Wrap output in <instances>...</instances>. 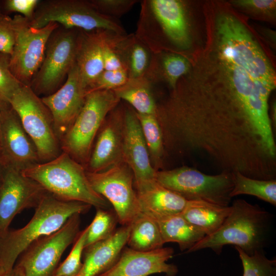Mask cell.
I'll return each mask as SVG.
<instances>
[{
  "mask_svg": "<svg viewBox=\"0 0 276 276\" xmlns=\"http://www.w3.org/2000/svg\"><path fill=\"white\" fill-rule=\"evenodd\" d=\"M21 125L34 143L40 163L57 157L61 152L52 115L41 98L30 86L22 85L9 102Z\"/></svg>",
  "mask_w": 276,
  "mask_h": 276,
  "instance_id": "obj_8",
  "label": "cell"
},
{
  "mask_svg": "<svg viewBox=\"0 0 276 276\" xmlns=\"http://www.w3.org/2000/svg\"><path fill=\"white\" fill-rule=\"evenodd\" d=\"M15 41L12 18L0 13V53L10 56Z\"/></svg>",
  "mask_w": 276,
  "mask_h": 276,
  "instance_id": "obj_39",
  "label": "cell"
},
{
  "mask_svg": "<svg viewBox=\"0 0 276 276\" xmlns=\"http://www.w3.org/2000/svg\"><path fill=\"white\" fill-rule=\"evenodd\" d=\"M100 13L117 19L128 12L139 1L137 0H89Z\"/></svg>",
  "mask_w": 276,
  "mask_h": 276,
  "instance_id": "obj_38",
  "label": "cell"
},
{
  "mask_svg": "<svg viewBox=\"0 0 276 276\" xmlns=\"http://www.w3.org/2000/svg\"><path fill=\"white\" fill-rule=\"evenodd\" d=\"M234 186L231 196L249 195L276 205V180H261L246 176L239 172H232Z\"/></svg>",
  "mask_w": 276,
  "mask_h": 276,
  "instance_id": "obj_30",
  "label": "cell"
},
{
  "mask_svg": "<svg viewBox=\"0 0 276 276\" xmlns=\"http://www.w3.org/2000/svg\"><path fill=\"white\" fill-rule=\"evenodd\" d=\"M128 80V75L125 70H104L89 86L87 94L96 90H114Z\"/></svg>",
  "mask_w": 276,
  "mask_h": 276,
  "instance_id": "obj_37",
  "label": "cell"
},
{
  "mask_svg": "<svg viewBox=\"0 0 276 276\" xmlns=\"http://www.w3.org/2000/svg\"><path fill=\"white\" fill-rule=\"evenodd\" d=\"M153 85L144 77L128 80L113 90L121 101L126 102L136 113L155 115L157 103L153 94Z\"/></svg>",
  "mask_w": 276,
  "mask_h": 276,
  "instance_id": "obj_28",
  "label": "cell"
},
{
  "mask_svg": "<svg viewBox=\"0 0 276 276\" xmlns=\"http://www.w3.org/2000/svg\"><path fill=\"white\" fill-rule=\"evenodd\" d=\"M127 245L139 251H149L163 247L165 244L156 221L141 211L130 224Z\"/></svg>",
  "mask_w": 276,
  "mask_h": 276,
  "instance_id": "obj_29",
  "label": "cell"
},
{
  "mask_svg": "<svg viewBox=\"0 0 276 276\" xmlns=\"http://www.w3.org/2000/svg\"><path fill=\"white\" fill-rule=\"evenodd\" d=\"M29 21L35 28H41L53 22L65 29L86 32L104 30L126 34L118 19L100 13L89 0L40 1Z\"/></svg>",
  "mask_w": 276,
  "mask_h": 276,
  "instance_id": "obj_9",
  "label": "cell"
},
{
  "mask_svg": "<svg viewBox=\"0 0 276 276\" xmlns=\"http://www.w3.org/2000/svg\"><path fill=\"white\" fill-rule=\"evenodd\" d=\"M87 94L75 63L63 84L54 93L41 98L52 115L60 143L82 109Z\"/></svg>",
  "mask_w": 276,
  "mask_h": 276,
  "instance_id": "obj_17",
  "label": "cell"
},
{
  "mask_svg": "<svg viewBox=\"0 0 276 276\" xmlns=\"http://www.w3.org/2000/svg\"><path fill=\"white\" fill-rule=\"evenodd\" d=\"M230 205V213L220 227L205 236L186 252L208 248L219 254L228 245L238 247L249 255L264 251L271 236L272 215L258 205L242 199L235 200Z\"/></svg>",
  "mask_w": 276,
  "mask_h": 276,
  "instance_id": "obj_1",
  "label": "cell"
},
{
  "mask_svg": "<svg viewBox=\"0 0 276 276\" xmlns=\"http://www.w3.org/2000/svg\"><path fill=\"white\" fill-rule=\"evenodd\" d=\"M100 31L81 30L79 36L75 63L87 91L104 70Z\"/></svg>",
  "mask_w": 276,
  "mask_h": 276,
  "instance_id": "obj_23",
  "label": "cell"
},
{
  "mask_svg": "<svg viewBox=\"0 0 276 276\" xmlns=\"http://www.w3.org/2000/svg\"><path fill=\"white\" fill-rule=\"evenodd\" d=\"M123 153L124 162L131 169L134 181L155 179L146 143L135 110L125 104Z\"/></svg>",
  "mask_w": 276,
  "mask_h": 276,
  "instance_id": "obj_20",
  "label": "cell"
},
{
  "mask_svg": "<svg viewBox=\"0 0 276 276\" xmlns=\"http://www.w3.org/2000/svg\"><path fill=\"white\" fill-rule=\"evenodd\" d=\"M52 276H55V275H52Z\"/></svg>",
  "mask_w": 276,
  "mask_h": 276,
  "instance_id": "obj_46",
  "label": "cell"
},
{
  "mask_svg": "<svg viewBox=\"0 0 276 276\" xmlns=\"http://www.w3.org/2000/svg\"><path fill=\"white\" fill-rule=\"evenodd\" d=\"M155 179L162 186L180 194L187 200H202L229 206L234 182L233 174L222 171L204 174L187 166L156 171Z\"/></svg>",
  "mask_w": 276,
  "mask_h": 276,
  "instance_id": "obj_7",
  "label": "cell"
},
{
  "mask_svg": "<svg viewBox=\"0 0 276 276\" xmlns=\"http://www.w3.org/2000/svg\"><path fill=\"white\" fill-rule=\"evenodd\" d=\"M145 213L157 223L164 243H177L181 251L187 252L205 236L187 221L181 214L160 215Z\"/></svg>",
  "mask_w": 276,
  "mask_h": 276,
  "instance_id": "obj_25",
  "label": "cell"
},
{
  "mask_svg": "<svg viewBox=\"0 0 276 276\" xmlns=\"http://www.w3.org/2000/svg\"><path fill=\"white\" fill-rule=\"evenodd\" d=\"M117 221V216L113 213L96 208L94 218L87 226L85 248L110 237L116 231Z\"/></svg>",
  "mask_w": 276,
  "mask_h": 276,
  "instance_id": "obj_32",
  "label": "cell"
},
{
  "mask_svg": "<svg viewBox=\"0 0 276 276\" xmlns=\"http://www.w3.org/2000/svg\"><path fill=\"white\" fill-rule=\"evenodd\" d=\"M40 1L39 0H7L4 2V7L7 11L18 13L30 20Z\"/></svg>",
  "mask_w": 276,
  "mask_h": 276,
  "instance_id": "obj_40",
  "label": "cell"
},
{
  "mask_svg": "<svg viewBox=\"0 0 276 276\" xmlns=\"http://www.w3.org/2000/svg\"><path fill=\"white\" fill-rule=\"evenodd\" d=\"M190 67V62L184 55L169 52L155 53L145 77L153 85L164 80L173 89Z\"/></svg>",
  "mask_w": 276,
  "mask_h": 276,
  "instance_id": "obj_26",
  "label": "cell"
},
{
  "mask_svg": "<svg viewBox=\"0 0 276 276\" xmlns=\"http://www.w3.org/2000/svg\"><path fill=\"white\" fill-rule=\"evenodd\" d=\"M12 18L15 41L10 56V69L22 84L30 86L42 62L48 39L59 25L51 22L42 28H35L19 14Z\"/></svg>",
  "mask_w": 276,
  "mask_h": 276,
  "instance_id": "obj_11",
  "label": "cell"
},
{
  "mask_svg": "<svg viewBox=\"0 0 276 276\" xmlns=\"http://www.w3.org/2000/svg\"><path fill=\"white\" fill-rule=\"evenodd\" d=\"M186 10L181 1H142L134 34L153 53L165 52L167 45L181 54L191 45Z\"/></svg>",
  "mask_w": 276,
  "mask_h": 276,
  "instance_id": "obj_3",
  "label": "cell"
},
{
  "mask_svg": "<svg viewBox=\"0 0 276 276\" xmlns=\"http://www.w3.org/2000/svg\"><path fill=\"white\" fill-rule=\"evenodd\" d=\"M91 206L65 201L49 192L43 196L28 223L0 236V274L11 270L21 254L34 242L61 228L72 215L87 212Z\"/></svg>",
  "mask_w": 276,
  "mask_h": 276,
  "instance_id": "obj_2",
  "label": "cell"
},
{
  "mask_svg": "<svg viewBox=\"0 0 276 276\" xmlns=\"http://www.w3.org/2000/svg\"><path fill=\"white\" fill-rule=\"evenodd\" d=\"M21 172L59 199L81 202L103 209L109 206L108 201L93 189L85 167L64 152Z\"/></svg>",
  "mask_w": 276,
  "mask_h": 276,
  "instance_id": "obj_5",
  "label": "cell"
},
{
  "mask_svg": "<svg viewBox=\"0 0 276 276\" xmlns=\"http://www.w3.org/2000/svg\"><path fill=\"white\" fill-rule=\"evenodd\" d=\"M47 191L21 171L4 165L0 187V236L6 233L15 216L35 208Z\"/></svg>",
  "mask_w": 276,
  "mask_h": 276,
  "instance_id": "obj_14",
  "label": "cell"
},
{
  "mask_svg": "<svg viewBox=\"0 0 276 276\" xmlns=\"http://www.w3.org/2000/svg\"><path fill=\"white\" fill-rule=\"evenodd\" d=\"M141 211L160 215L181 214L188 200L155 179L134 182Z\"/></svg>",
  "mask_w": 276,
  "mask_h": 276,
  "instance_id": "obj_22",
  "label": "cell"
},
{
  "mask_svg": "<svg viewBox=\"0 0 276 276\" xmlns=\"http://www.w3.org/2000/svg\"><path fill=\"white\" fill-rule=\"evenodd\" d=\"M237 251L243 267V276H276V260L269 259L264 251L249 255L238 247Z\"/></svg>",
  "mask_w": 276,
  "mask_h": 276,
  "instance_id": "obj_33",
  "label": "cell"
},
{
  "mask_svg": "<svg viewBox=\"0 0 276 276\" xmlns=\"http://www.w3.org/2000/svg\"><path fill=\"white\" fill-rule=\"evenodd\" d=\"M0 276H24V275L19 268L14 266L11 270L5 273L0 274Z\"/></svg>",
  "mask_w": 276,
  "mask_h": 276,
  "instance_id": "obj_42",
  "label": "cell"
},
{
  "mask_svg": "<svg viewBox=\"0 0 276 276\" xmlns=\"http://www.w3.org/2000/svg\"><path fill=\"white\" fill-rule=\"evenodd\" d=\"M131 225L116 230L109 238L84 248L82 267L76 276H98L118 261L127 243Z\"/></svg>",
  "mask_w": 276,
  "mask_h": 276,
  "instance_id": "obj_21",
  "label": "cell"
},
{
  "mask_svg": "<svg viewBox=\"0 0 276 276\" xmlns=\"http://www.w3.org/2000/svg\"><path fill=\"white\" fill-rule=\"evenodd\" d=\"M2 13V12H1V9H0V13Z\"/></svg>",
  "mask_w": 276,
  "mask_h": 276,
  "instance_id": "obj_45",
  "label": "cell"
},
{
  "mask_svg": "<svg viewBox=\"0 0 276 276\" xmlns=\"http://www.w3.org/2000/svg\"><path fill=\"white\" fill-rule=\"evenodd\" d=\"M0 159L22 171L40 163L36 148L10 107L1 110Z\"/></svg>",
  "mask_w": 276,
  "mask_h": 276,
  "instance_id": "obj_16",
  "label": "cell"
},
{
  "mask_svg": "<svg viewBox=\"0 0 276 276\" xmlns=\"http://www.w3.org/2000/svg\"><path fill=\"white\" fill-rule=\"evenodd\" d=\"M80 214L72 215L54 233L34 242L19 256L15 266L24 276H52L66 248L80 232Z\"/></svg>",
  "mask_w": 276,
  "mask_h": 276,
  "instance_id": "obj_12",
  "label": "cell"
},
{
  "mask_svg": "<svg viewBox=\"0 0 276 276\" xmlns=\"http://www.w3.org/2000/svg\"><path fill=\"white\" fill-rule=\"evenodd\" d=\"M233 2L237 6L258 14L270 15L275 11L276 1L273 0H239Z\"/></svg>",
  "mask_w": 276,
  "mask_h": 276,
  "instance_id": "obj_41",
  "label": "cell"
},
{
  "mask_svg": "<svg viewBox=\"0 0 276 276\" xmlns=\"http://www.w3.org/2000/svg\"><path fill=\"white\" fill-rule=\"evenodd\" d=\"M80 32L59 26L50 35L41 64L30 86L38 96H49L61 86L75 64Z\"/></svg>",
  "mask_w": 276,
  "mask_h": 276,
  "instance_id": "obj_10",
  "label": "cell"
},
{
  "mask_svg": "<svg viewBox=\"0 0 276 276\" xmlns=\"http://www.w3.org/2000/svg\"><path fill=\"white\" fill-rule=\"evenodd\" d=\"M87 229V226L79 233L68 256L57 267L53 275L76 276L78 274L82 266L81 258L85 248Z\"/></svg>",
  "mask_w": 276,
  "mask_h": 276,
  "instance_id": "obj_35",
  "label": "cell"
},
{
  "mask_svg": "<svg viewBox=\"0 0 276 276\" xmlns=\"http://www.w3.org/2000/svg\"><path fill=\"white\" fill-rule=\"evenodd\" d=\"M173 254L171 247L139 251L125 247L116 263L98 276H149L157 273L176 276L177 267L167 263Z\"/></svg>",
  "mask_w": 276,
  "mask_h": 276,
  "instance_id": "obj_19",
  "label": "cell"
},
{
  "mask_svg": "<svg viewBox=\"0 0 276 276\" xmlns=\"http://www.w3.org/2000/svg\"><path fill=\"white\" fill-rule=\"evenodd\" d=\"M100 34L104 70H125L115 48L117 36L120 34L103 30L100 31Z\"/></svg>",
  "mask_w": 276,
  "mask_h": 276,
  "instance_id": "obj_36",
  "label": "cell"
},
{
  "mask_svg": "<svg viewBox=\"0 0 276 276\" xmlns=\"http://www.w3.org/2000/svg\"><path fill=\"white\" fill-rule=\"evenodd\" d=\"M10 56L0 53V110L10 107V100L22 84L9 66Z\"/></svg>",
  "mask_w": 276,
  "mask_h": 276,
  "instance_id": "obj_34",
  "label": "cell"
},
{
  "mask_svg": "<svg viewBox=\"0 0 276 276\" xmlns=\"http://www.w3.org/2000/svg\"><path fill=\"white\" fill-rule=\"evenodd\" d=\"M147 147L151 164L156 171L163 167L164 149L162 132L155 115L136 113Z\"/></svg>",
  "mask_w": 276,
  "mask_h": 276,
  "instance_id": "obj_31",
  "label": "cell"
},
{
  "mask_svg": "<svg viewBox=\"0 0 276 276\" xmlns=\"http://www.w3.org/2000/svg\"><path fill=\"white\" fill-rule=\"evenodd\" d=\"M115 48L128 80L144 78L149 68L153 52L134 33L118 34Z\"/></svg>",
  "mask_w": 276,
  "mask_h": 276,
  "instance_id": "obj_24",
  "label": "cell"
},
{
  "mask_svg": "<svg viewBox=\"0 0 276 276\" xmlns=\"http://www.w3.org/2000/svg\"><path fill=\"white\" fill-rule=\"evenodd\" d=\"M216 29L219 49L225 63L243 71L254 81L273 90L275 87L274 71L244 25L225 13L218 18Z\"/></svg>",
  "mask_w": 276,
  "mask_h": 276,
  "instance_id": "obj_4",
  "label": "cell"
},
{
  "mask_svg": "<svg viewBox=\"0 0 276 276\" xmlns=\"http://www.w3.org/2000/svg\"><path fill=\"white\" fill-rule=\"evenodd\" d=\"M124 109L121 101L106 117L93 144L86 171L102 172L124 162Z\"/></svg>",
  "mask_w": 276,
  "mask_h": 276,
  "instance_id": "obj_18",
  "label": "cell"
},
{
  "mask_svg": "<svg viewBox=\"0 0 276 276\" xmlns=\"http://www.w3.org/2000/svg\"><path fill=\"white\" fill-rule=\"evenodd\" d=\"M121 101L113 90L88 93L82 109L60 141L62 151L85 168L100 128Z\"/></svg>",
  "mask_w": 276,
  "mask_h": 276,
  "instance_id": "obj_6",
  "label": "cell"
},
{
  "mask_svg": "<svg viewBox=\"0 0 276 276\" xmlns=\"http://www.w3.org/2000/svg\"><path fill=\"white\" fill-rule=\"evenodd\" d=\"M228 66L232 90L247 118L264 139L275 144L268 108V98L272 90L254 81L243 71Z\"/></svg>",
  "mask_w": 276,
  "mask_h": 276,
  "instance_id": "obj_15",
  "label": "cell"
},
{
  "mask_svg": "<svg viewBox=\"0 0 276 276\" xmlns=\"http://www.w3.org/2000/svg\"><path fill=\"white\" fill-rule=\"evenodd\" d=\"M230 211L231 205L222 206L202 200H188L181 215L206 236L220 227Z\"/></svg>",
  "mask_w": 276,
  "mask_h": 276,
  "instance_id": "obj_27",
  "label": "cell"
},
{
  "mask_svg": "<svg viewBox=\"0 0 276 276\" xmlns=\"http://www.w3.org/2000/svg\"><path fill=\"white\" fill-rule=\"evenodd\" d=\"M4 169V165L3 164V163L0 159V187L2 184V179H3Z\"/></svg>",
  "mask_w": 276,
  "mask_h": 276,
  "instance_id": "obj_43",
  "label": "cell"
},
{
  "mask_svg": "<svg viewBox=\"0 0 276 276\" xmlns=\"http://www.w3.org/2000/svg\"><path fill=\"white\" fill-rule=\"evenodd\" d=\"M86 175L93 189L112 204L122 226L130 224L141 212L134 175L124 162L102 172L86 171Z\"/></svg>",
  "mask_w": 276,
  "mask_h": 276,
  "instance_id": "obj_13",
  "label": "cell"
},
{
  "mask_svg": "<svg viewBox=\"0 0 276 276\" xmlns=\"http://www.w3.org/2000/svg\"><path fill=\"white\" fill-rule=\"evenodd\" d=\"M1 111L0 110V132H1Z\"/></svg>",
  "mask_w": 276,
  "mask_h": 276,
  "instance_id": "obj_44",
  "label": "cell"
}]
</instances>
